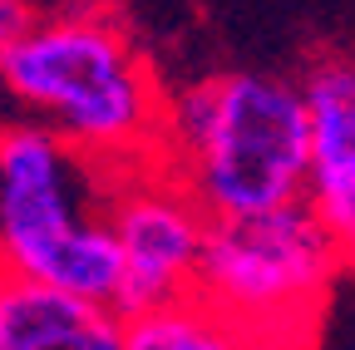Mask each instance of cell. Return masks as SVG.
Listing matches in <instances>:
<instances>
[{"label": "cell", "instance_id": "cell-6", "mask_svg": "<svg viewBox=\"0 0 355 350\" xmlns=\"http://www.w3.org/2000/svg\"><path fill=\"white\" fill-rule=\"evenodd\" d=\"M311 109V178L306 198L355 261V60L326 55L301 79Z\"/></svg>", "mask_w": 355, "mask_h": 350}, {"label": "cell", "instance_id": "cell-7", "mask_svg": "<svg viewBox=\"0 0 355 350\" xmlns=\"http://www.w3.org/2000/svg\"><path fill=\"white\" fill-rule=\"evenodd\" d=\"M99 306L20 267H0V350H74Z\"/></svg>", "mask_w": 355, "mask_h": 350}, {"label": "cell", "instance_id": "cell-1", "mask_svg": "<svg viewBox=\"0 0 355 350\" xmlns=\"http://www.w3.org/2000/svg\"><path fill=\"white\" fill-rule=\"evenodd\" d=\"M158 163L212 217L306 198L311 178L306 89L257 69H232L188 84L163 109Z\"/></svg>", "mask_w": 355, "mask_h": 350}, {"label": "cell", "instance_id": "cell-3", "mask_svg": "<svg viewBox=\"0 0 355 350\" xmlns=\"http://www.w3.org/2000/svg\"><path fill=\"white\" fill-rule=\"evenodd\" d=\"M345 252L311 198L207 217L198 296L257 350H311Z\"/></svg>", "mask_w": 355, "mask_h": 350}, {"label": "cell", "instance_id": "cell-5", "mask_svg": "<svg viewBox=\"0 0 355 350\" xmlns=\"http://www.w3.org/2000/svg\"><path fill=\"white\" fill-rule=\"evenodd\" d=\"M207 217L212 212L158 158L109 178V222L123 247V316L198 296Z\"/></svg>", "mask_w": 355, "mask_h": 350}, {"label": "cell", "instance_id": "cell-2", "mask_svg": "<svg viewBox=\"0 0 355 350\" xmlns=\"http://www.w3.org/2000/svg\"><path fill=\"white\" fill-rule=\"evenodd\" d=\"M10 99L109 173L158 158L163 99L133 40L104 15L35 20L6 45Z\"/></svg>", "mask_w": 355, "mask_h": 350}, {"label": "cell", "instance_id": "cell-8", "mask_svg": "<svg viewBox=\"0 0 355 350\" xmlns=\"http://www.w3.org/2000/svg\"><path fill=\"white\" fill-rule=\"evenodd\" d=\"M128 350H257V340L212 311L202 296H183L128 316Z\"/></svg>", "mask_w": 355, "mask_h": 350}, {"label": "cell", "instance_id": "cell-10", "mask_svg": "<svg viewBox=\"0 0 355 350\" xmlns=\"http://www.w3.org/2000/svg\"><path fill=\"white\" fill-rule=\"evenodd\" d=\"M35 6L30 0H0V45H15V40L35 25Z\"/></svg>", "mask_w": 355, "mask_h": 350}, {"label": "cell", "instance_id": "cell-9", "mask_svg": "<svg viewBox=\"0 0 355 350\" xmlns=\"http://www.w3.org/2000/svg\"><path fill=\"white\" fill-rule=\"evenodd\" d=\"M74 350H128V316L114 311V306H99L89 326L79 331Z\"/></svg>", "mask_w": 355, "mask_h": 350}, {"label": "cell", "instance_id": "cell-11", "mask_svg": "<svg viewBox=\"0 0 355 350\" xmlns=\"http://www.w3.org/2000/svg\"><path fill=\"white\" fill-rule=\"evenodd\" d=\"M6 104H15V99H10V79H6V45H0V123H6Z\"/></svg>", "mask_w": 355, "mask_h": 350}, {"label": "cell", "instance_id": "cell-4", "mask_svg": "<svg viewBox=\"0 0 355 350\" xmlns=\"http://www.w3.org/2000/svg\"><path fill=\"white\" fill-rule=\"evenodd\" d=\"M114 173L64 143L50 123H0V267L50 281L74 242L109 212Z\"/></svg>", "mask_w": 355, "mask_h": 350}]
</instances>
